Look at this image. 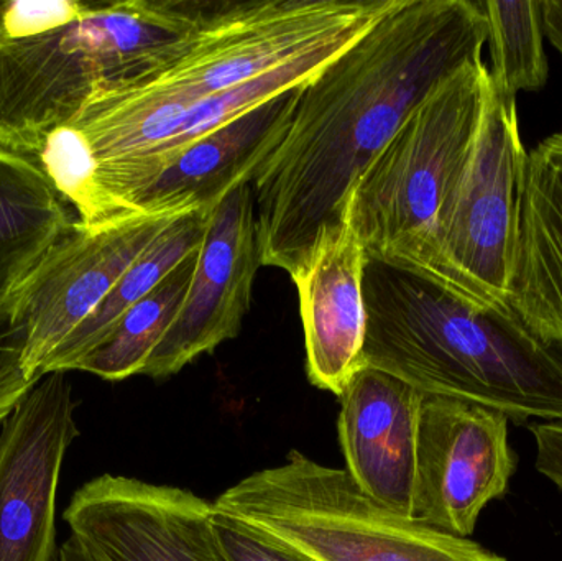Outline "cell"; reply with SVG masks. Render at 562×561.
Segmentation results:
<instances>
[{"mask_svg": "<svg viewBox=\"0 0 562 561\" xmlns=\"http://www.w3.org/2000/svg\"><path fill=\"white\" fill-rule=\"evenodd\" d=\"M58 561H102L91 552V550L86 549L75 536L69 537L65 543H63L61 549H59V560Z\"/></svg>", "mask_w": 562, "mask_h": 561, "instance_id": "25", "label": "cell"}, {"mask_svg": "<svg viewBox=\"0 0 562 561\" xmlns=\"http://www.w3.org/2000/svg\"><path fill=\"white\" fill-rule=\"evenodd\" d=\"M363 366L423 395L456 399L521 425L562 420V345L510 305L367 259Z\"/></svg>", "mask_w": 562, "mask_h": 561, "instance_id": "2", "label": "cell"}, {"mask_svg": "<svg viewBox=\"0 0 562 561\" xmlns=\"http://www.w3.org/2000/svg\"><path fill=\"white\" fill-rule=\"evenodd\" d=\"M78 226L36 157L0 147V312L48 250Z\"/></svg>", "mask_w": 562, "mask_h": 561, "instance_id": "17", "label": "cell"}, {"mask_svg": "<svg viewBox=\"0 0 562 561\" xmlns=\"http://www.w3.org/2000/svg\"><path fill=\"white\" fill-rule=\"evenodd\" d=\"M26 333L22 323L9 310L0 312V422H5L13 408L38 381L26 378L23 368Z\"/></svg>", "mask_w": 562, "mask_h": 561, "instance_id": "22", "label": "cell"}, {"mask_svg": "<svg viewBox=\"0 0 562 561\" xmlns=\"http://www.w3.org/2000/svg\"><path fill=\"white\" fill-rule=\"evenodd\" d=\"M393 3L395 0L207 2L200 26L180 55L128 85L170 105L181 124L201 99L250 81L333 33L382 15Z\"/></svg>", "mask_w": 562, "mask_h": 561, "instance_id": "6", "label": "cell"}, {"mask_svg": "<svg viewBox=\"0 0 562 561\" xmlns=\"http://www.w3.org/2000/svg\"><path fill=\"white\" fill-rule=\"evenodd\" d=\"M66 372H48L0 434V561H53L59 474L79 437Z\"/></svg>", "mask_w": 562, "mask_h": 561, "instance_id": "10", "label": "cell"}, {"mask_svg": "<svg viewBox=\"0 0 562 561\" xmlns=\"http://www.w3.org/2000/svg\"><path fill=\"white\" fill-rule=\"evenodd\" d=\"M544 36L553 43L562 58V0H541Z\"/></svg>", "mask_w": 562, "mask_h": 561, "instance_id": "24", "label": "cell"}, {"mask_svg": "<svg viewBox=\"0 0 562 561\" xmlns=\"http://www.w3.org/2000/svg\"><path fill=\"white\" fill-rule=\"evenodd\" d=\"M488 94L485 63L465 66L405 119L360 175L344 216L367 259L432 277L436 221L474 150Z\"/></svg>", "mask_w": 562, "mask_h": 561, "instance_id": "4", "label": "cell"}, {"mask_svg": "<svg viewBox=\"0 0 562 561\" xmlns=\"http://www.w3.org/2000/svg\"><path fill=\"white\" fill-rule=\"evenodd\" d=\"M213 527L227 561H314L229 514L216 510Z\"/></svg>", "mask_w": 562, "mask_h": 561, "instance_id": "21", "label": "cell"}, {"mask_svg": "<svg viewBox=\"0 0 562 561\" xmlns=\"http://www.w3.org/2000/svg\"><path fill=\"white\" fill-rule=\"evenodd\" d=\"M177 217L137 213L92 229L78 226L48 250L3 306L25 328L26 378L42 379L53 352Z\"/></svg>", "mask_w": 562, "mask_h": 561, "instance_id": "8", "label": "cell"}, {"mask_svg": "<svg viewBox=\"0 0 562 561\" xmlns=\"http://www.w3.org/2000/svg\"><path fill=\"white\" fill-rule=\"evenodd\" d=\"M201 0H66L45 32L0 38V147L36 157L98 86L145 78L190 42Z\"/></svg>", "mask_w": 562, "mask_h": 561, "instance_id": "3", "label": "cell"}, {"mask_svg": "<svg viewBox=\"0 0 562 561\" xmlns=\"http://www.w3.org/2000/svg\"><path fill=\"white\" fill-rule=\"evenodd\" d=\"M537 445L538 473L551 481L562 491V420L541 422L531 427Z\"/></svg>", "mask_w": 562, "mask_h": 561, "instance_id": "23", "label": "cell"}, {"mask_svg": "<svg viewBox=\"0 0 562 561\" xmlns=\"http://www.w3.org/2000/svg\"><path fill=\"white\" fill-rule=\"evenodd\" d=\"M260 267L256 203L252 187L244 184L211 211L187 299L142 375L170 378L236 338Z\"/></svg>", "mask_w": 562, "mask_h": 561, "instance_id": "12", "label": "cell"}, {"mask_svg": "<svg viewBox=\"0 0 562 561\" xmlns=\"http://www.w3.org/2000/svg\"><path fill=\"white\" fill-rule=\"evenodd\" d=\"M525 161L517 96L491 81L474 150L436 221L432 279L482 302L508 305Z\"/></svg>", "mask_w": 562, "mask_h": 561, "instance_id": "7", "label": "cell"}, {"mask_svg": "<svg viewBox=\"0 0 562 561\" xmlns=\"http://www.w3.org/2000/svg\"><path fill=\"white\" fill-rule=\"evenodd\" d=\"M487 22L472 0H396L304 85L279 147L254 178L262 266L293 279L353 184L405 119L462 68L482 63Z\"/></svg>", "mask_w": 562, "mask_h": 561, "instance_id": "1", "label": "cell"}, {"mask_svg": "<svg viewBox=\"0 0 562 561\" xmlns=\"http://www.w3.org/2000/svg\"><path fill=\"white\" fill-rule=\"evenodd\" d=\"M214 507L314 561H508L395 513L367 496L346 470L296 450L280 467L224 491Z\"/></svg>", "mask_w": 562, "mask_h": 561, "instance_id": "5", "label": "cell"}, {"mask_svg": "<svg viewBox=\"0 0 562 561\" xmlns=\"http://www.w3.org/2000/svg\"><path fill=\"white\" fill-rule=\"evenodd\" d=\"M479 5L487 22L492 85L514 96L543 89L550 68L543 48L541 0H482Z\"/></svg>", "mask_w": 562, "mask_h": 561, "instance_id": "20", "label": "cell"}, {"mask_svg": "<svg viewBox=\"0 0 562 561\" xmlns=\"http://www.w3.org/2000/svg\"><path fill=\"white\" fill-rule=\"evenodd\" d=\"M210 214L196 211L178 216L125 270L98 310L53 352L42 378L48 372L75 371L78 362L101 345L128 308L147 296L188 256L196 253L203 244Z\"/></svg>", "mask_w": 562, "mask_h": 561, "instance_id": "18", "label": "cell"}, {"mask_svg": "<svg viewBox=\"0 0 562 561\" xmlns=\"http://www.w3.org/2000/svg\"><path fill=\"white\" fill-rule=\"evenodd\" d=\"M198 254L200 249L128 308L101 345L78 362L75 371L89 372L111 382L142 375L151 352L183 306L196 269Z\"/></svg>", "mask_w": 562, "mask_h": 561, "instance_id": "19", "label": "cell"}, {"mask_svg": "<svg viewBox=\"0 0 562 561\" xmlns=\"http://www.w3.org/2000/svg\"><path fill=\"white\" fill-rule=\"evenodd\" d=\"M507 415L423 395L416 437L413 519L468 539L479 516L507 494L517 471Z\"/></svg>", "mask_w": 562, "mask_h": 561, "instance_id": "9", "label": "cell"}, {"mask_svg": "<svg viewBox=\"0 0 562 561\" xmlns=\"http://www.w3.org/2000/svg\"><path fill=\"white\" fill-rule=\"evenodd\" d=\"M366 247L344 216L340 226L323 234L310 262L291 279L300 296L307 379L337 397L366 368Z\"/></svg>", "mask_w": 562, "mask_h": 561, "instance_id": "14", "label": "cell"}, {"mask_svg": "<svg viewBox=\"0 0 562 561\" xmlns=\"http://www.w3.org/2000/svg\"><path fill=\"white\" fill-rule=\"evenodd\" d=\"M301 88L263 102L165 158L132 198L128 216L211 213L231 191L252 183L263 161L283 141Z\"/></svg>", "mask_w": 562, "mask_h": 561, "instance_id": "13", "label": "cell"}, {"mask_svg": "<svg viewBox=\"0 0 562 561\" xmlns=\"http://www.w3.org/2000/svg\"><path fill=\"white\" fill-rule=\"evenodd\" d=\"M339 401L337 434L347 473L367 496L412 517L422 392L366 366Z\"/></svg>", "mask_w": 562, "mask_h": 561, "instance_id": "15", "label": "cell"}, {"mask_svg": "<svg viewBox=\"0 0 562 561\" xmlns=\"http://www.w3.org/2000/svg\"><path fill=\"white\" fill-rule=\"evenodd\" d=\"M508 305L562 345V131L527 154Z\"/></svg>", "mask_w": 562, "mask_h": 561, "instance_id": "16", "label": "cell"}, {"mask_svg": "<svg viewBox=\"0 0 562 561\" xmlns=\"http://www.w3.org/2000/svg\"><path fill=\"white\" fill-rule=\"evenodd\" d=\"M214 513L191 491L102 474L76 491L63 519L102 561H227Z\"/></svg>", "mask_w": 562, "mask_h": 561, "instance_id": "11", "label": "cell"}]
</instances>
